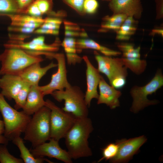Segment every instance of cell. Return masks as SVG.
Here are the masks:
<instances>
[{"label": "cell", "mask_w": 163, "mask_h": 163, "mask_svg": "<svg viewBox=\"0 0 163 163\" xmlns=\"http://www.w3.org/2000/svg\"><path fill=\"white\" fill-rule=\"evenodd\" d=\"M9 31L19 32L25 34H30L34 32L35 29L21 27L11 26L8 27Z\"/></svg>", "instance_id": "d590c367"}, {"label": "cell", "mask_w": 163, "mask_h": 163, "mask_svg": "<svg viewBox=\"0 0 163 163\" xmlns=\"http://www.w3.org/2000/svg\"><path fill=\"white\" fill-rule=\"evenodd\" d=\"M38 85L31 86L23 111L30 116L45 106L44 96Z\"/></svg>", "instance_id": "d6986e66"}, {"label": "cell", "mask_w": 163, "mask_h": 163, "mask_svg": "<svg viewBox=\"0 0 163 163\" xmlns=\"http://www.w3.org/2000/svg\"><path fill=\"white\" fill-rule=\"evenodd\" d=\"M62 22L58 18H47L44 19L43 23L40 27L51 30H59Z\"/></svg>", "instance_id": "f546056e"}, {"label": "cell", "mask_w": 163, "mask_h": 163, "mask_svg": "<svg viewBox=\"0 0 163 163\" xmlns=\"http://www.w3.org/2000/svg\"><path fill=\"white\" fill-rule=\"evenodd\" d=\"M60 44L58 40L51 44H47L45 43L44 37L40 36L28 42L10 40L4 45L5 48H16L25 51L53 52L58 50Z\"/></svg>", "instance_id": "4fadbf2b"}, {"label": "cell", "mask_w": 163, "mask_h": 163, "mask_svg": "<svg viewBox=\"0 0 163 163\" xmlns=\"http://www.w3.org/2000/svg\"><path fill=\"white\" fill-rule=\"evenodd\" d=\"M95 58L98 71L107 76L110 84L116 78L127 77V68L124 65L121 58H113L96 54Z\"/></svg>", "instance_id": "9c48e42d"}, {"label": "cell", "mask_w": 163, "mask_h": 163, "mask_svg": "<svg viewBox=\"0 0 163 163\" xmlns=\"http://www.w3.org/2000/svg\"><path fill=\"white\" fill-rule=\"evenodd\" d=\"M48 57L55 58L57 62L58 69L52 75L51 80L48 84L38 88L45 96L51 94L54 91L61 90L69 87L71 85L69 82L67 76L65 57L63 53H55L50 52Z\"/></svg>", "instance_id": "ba28073f"}, {"label": "cell", "mask_w": 163, "mask_h": 163, "mask_svg": "<svg viewBox=\"0 0 163 163\" xmlns=\"http://www.w3.org/2000/svg\"><path fill=\"white\" fill-rule=\"evenodd\" d=\"M98 6L97 0H85L83 5V10L85 13L93 14L96 12Z\"/></svg>", "instance_id": "1f68e13d"}, {"label": "cell", "mask_w": 163, "mask_h": 163, "mask_svg": "<svg viewBox=\"0 0 163 163\" xmlns=\"http://www.w3.org/2000/svg\"><path fill=\"white\" fill-rule=\"evenodd\" d=\"M45 106L50 110V138L59 141L64 138L76 119L72 114L66 112L47 99Z\"/></svg>", "instance_id": "52a82bcc"}, {"label": "cell", "mask_w": 163, "mask_h": 163, "mask_svg": "<svg viewBox=\"0 0 163 163\" xmlns=\"http://www.w3.org/2000/svg\"><path fill=\"white\" fill-rule=\"evenodd\" d=\"M146 140L147 139L143 135L128 139H123L117 140L116 143L119 146L118 152L110 161L112 163L128 162L138 152L140 147Z\"/></svg>", "instance_id": "7c38bea8"}, {"label": "cell", "mask_w": 163, "mask_h": 163, "mask_svg": "<svg viewBox=\"0 0 163 163\" xmlns=\"http://www.w3.org/2000/svg\"><path fill=\"white\" fill-rule=\"evenodd\" d=\"M108 6L113 14H123L137 19L143 11L141 0H111Z\"/></svg>", "instance_id": "9a60e30c"}, {"label": "cell", "mask_w": 163, "mask_h": 163, "mask_svg": "<svg viewBox=\"0 0 163 163\" xmlns=\"http://www.w3.org/2000/svg\"><path fill=\"white\" fill-rule=\"evenodd\" d=\"M13 143L18 148L20 157L25 163H42L45 160L43 157H36L25 146L23 140L20 136L14 138L12 140Z\"/></svg>", "instance_id": "cb8c5ba5"}, {"label": "cell", "mask_w": 163, "mask_h": 163, "mask_svg": "<svg viewBox=\"0 0 163 163\" xmlns=\"http://www.w3.org/2000/svg\"><path fill=\"white\" fill-rule=\"evenodd\" d=\"M43 60L39 56L31 55L21 49L5 48L0 55V75H19L29 66Z\"/></svg>", "instance_id": "7a4b0ae2"}, {"label": "cell", "mask_w": 163, "mask_h": 163, "mask_svg": "<svg viewBox=\"0 0 163 163\" xmlns=\"http://www.w3.org/2000/svg\"><path fill=\"white\" fill-rule=\"evenodd\" d=\"M163 85V75L161 70L159 69L152 79L146 85L143 86L133 87L130 91L133 98L131 111L136 113L146 107L157 104V101L149 100L147 97L155 92Z\"/></svg>", "instance_id": "8992f818"}, {"label": "cell", "mask_w": 163, "mask_h": 163, "mask_svg": "<svg viewBox=\"0 0 163 163\" xmlns=\"http://www.w3.org/2000/svg\"><path fill=\"white\" fill-rule=\"evenodd\" d=\"M98 86L99 94L97 99V104H105L111 109L120 106L119 98L121 95L120 91L108 85L103 77L99 82Z\"/></svg>", "instance_id": "e0dca14e"}, {"label": "cell", "mask_w": 163, "mask_h": 163, "mask_svg": "<svg viewBox=\"0 0 163 163\" xmlns=\"http://www.w3.org/2000/svg\"><path fill=\"white\" fill-rule=\"evenodd\" d=\"M57 101H64L62 109L76 117H88V107L85 100V94L77 86L71 85L61 90H56L51 94Z\"/></svg>", "instance_id": "5b68a950"}, {"label": "cell", "mask_w": 163, "mask_h": 163, "mask_svg": "<svg viewBox=\"0 0 163 163\" xmlns=\"http://www.w3.org/2000/svg\"><path fill=\"white\" fill-rule=\"evenodd\" d=\"M24 83L19 75H3L0 78V92L8 99H14Z\"/></svg>", "instance_id": "2e32d148"}, {"label": "cell", "mask_w": 163, "mask_h": 163, "mask_svg": "<svg viewBox=\"0 0 163 163\" xmlns=\"http://www.w3.org/2000/svg\"><path fill=\"white\" fill-rule=\"evenodd\" d=\"M101 0L104 1L110 2L111 0Z\"/></svg>", "instance_id": "f6af8a7d"}, {"label": "cell", "mask_w": 163, "mask_h": 163, "mask_svg": "<svg viewBox=\"0 0 163 163\" xmlns=\"http://www.w3.org/2000/svg\"><path fill=\"white\" fill-rule=\"evenodd\" d=\"M10 40L18 41H23V40L26 38L28 37V35H17L9 34Z\"/></svg>", "instance_id": "60d3db41"}, {"label": "cell", "mask_w": 163, "mask_h": 163, "mask_svg": "<svg viewBox=\"0 0 163 163\" xmlns=\"http://www.w3.org/2000/svg\"><path fill=\"white\" fill-rule=\"evenodd\" d=\"M126 83V78L120 77L113 79L110 84L115 88L120 89L123 87Z\"/></svg>", "instance_id": "8d00e7d4"}, {"label": "cell", "mask_w": 163, "mask_h": 163, "mask_svg": "<svg viewBox=\"0 0 163 163\" xmlns=\"http://www.w3.org/2000/svg\"><path fill=\"white\" fill-rule=\"evenodd\" d=\"M31 85L24 82L21 89L14 99V107L17 110L22 109L25 104Z\"/></svg>", "instance_id": "484cf974"}, {"label": "cell", "mask_w": 163, "mask_h": 163, "mask_svg": "<svg viewBox=\"0 0 163 163\" xmlns=\"http://www.w3.org/2000/svg\"><path fill=\"white\" fill-rule=\"evenodd\" d=\"M128 16L123 14H113L106 16L103 19L101 25L102 30H111L117 31L119 29Z\"/></svg>", "instance_id": "d4e9b609"}, {"label": "cell", "mask_w": 163, "mask_h": 163, "mask_svg": "<svg viewBox=\"0 0 163 163\" xmlns=\"http://www.w3.org/2000/svg\"><path fill=\"white\" fill-rule=\"evenodd\" d=\"M65 35L67 37H71L77 36L80 35L82 36L86 37L87 34L85 33H79L75 31L65 30Z\"/></svg>", "instance_id": "ab89813d"}, {"label": "cell", "mask_w": 163, "mask_h": 163, "mask_svg": "<svg viewBox=\"0 0 163 163\" xmlns=\"http://www.w3.org/2000/svg\"><path fill=\"white\" fill-rule=\"evenodd\" d=\"M93 130L92 121L88 117H76L64 137L67 151L72 159L92 155L88 139Z\"/></svg>", "instance_id": "6da1fadb"}, {"label": "cell", "mask_w": 163, "mask_h": 163, "mask_svg": "<svg viewBox=\"0 0 163 163\" xmlns=\"http://www.w3.org/2000/svg\"><path fill=\"white\" fill-rule=\"evenodd\" d=\"M5 132V126L3 120L0 119V135L4 133Z\"/></svg>", "instance_id": "ee69618b"}, {"label": "cell", "mask_w": 163, "mask_h": 163, "mask_svg": "<svg viewBox=\"0 0 163 163\" xmlns=\"http://www.w3.org/2000/svg\"><path fill=\"white\" fill-rule=\"evenodd\" d=\"M119 146L116 142L110 143L107 145L102 149V157L98 162H100L105 159L106 160H110L114 158L117 155L118 150Z\"/></svg>", "instance_id": "f1b7e54d"}, {"label": "cell", "mask_w": 163, "mask_h": 163, "mask_svg": "<svg viewBox=\"0 0 163 163\" xmlns=\"http://www.w3.org/2000/svg\"><path fill=\"white\" fill-rule=\"evenodd\" d=\"M0 13L21 14L17 0H0Z\"/></svg>", "instance_id": "4316f807"}, {"label": "cell", "mask_w": 163, "mask_h": 163, "mask_svg": "<svg viewBox=\"0 0 163 163\" xmlns=\"http://www.w3.org/2000/svg\"><path fill=\"white\" fill-rule=\"evenodd\" d=\"M86 66V71L87 88L85 94V100L88 107L91 105V100L94 98L97 99L99 94L97 87L102 77L97 69L92 65L88 57L84 56L82 57Z\"/></svg>", "instance_id": "5bb4252c"}, {"label": "cell", "mask_w": 163, "mask_h": 163, "mask_svg": "<svg viewBox=\"0 0 163 163\" xmlns=\"http://www.w3.org/2000/svg\"><path fill=\"white\" fill-rule=\"evenodd\" d=\"M9 140L4 136L0 135V144H6L8 143Z\"/></svg>", "instance_id": "7bdbcfd3"}, {"label": "cell", "mask_w": 163, "mask_h": 163, "mask_svg": "<svg viewBox=\"0 0 163 163\" xmlns=\"http://www.w3.org/2000/svg\"><path fill=\"white\" fill-rule=\"evenodd\" d=\"M53 0H35L39 9L43 15L50 13L52 11Z\"/></svg>", "instance_id": "4dcf8cb0"}, {"label": "cell", "mask_w": 163, "mask_h": 163, "mask_svg": "<svg viewBox=\"0 0 163 163\" xmlns=\"http://www.w3.org/2000/svg\"><path fill=\"white\" fill-rule=\"evenodd\" d=\"M138 22L132 17H128L116 31V39L119 40H128L136 32Z\"/></svg>", "instance_id": "603a6c76"}, {"label": "cell", "mask_w": 163, "mask_h": 163, "mask_svg": "<svg viewBox=\"0 0 163 163\" xmlns=\"http://www.w3.org/2000/svg\"><path fill=\"white\" fill-rule=\"evenodd\" d=\"M34 33L37 34H45L53 35H57L59 33V30H51L40 27L35 30Z\"/></svg>", "instance_id": "f35d334b"}, {"label": "cell", "mask_w": 163, "mask_h": 163, "mask_svg": "<svg viewBox=\"0 0 163 163\" xmlns=\"http://www.w3.org/2000/svg\"><path fill=\"white\" fill-rule=\"evenodd\" d=\"M67 5L82 14H85L83 5L85 0H62Z\"/></svg>", "instance_id": "d6a6232c"}, {"label": "cell", "mask_w": 163, "mask_h": 163, "mask_svg": "<svg viewBox=\"0 0 163 163\" xmlns=\"http://www.w3.org/2000/svg\"><path fill=\"white\" fill-rule=\"evenodd\" d=\"M117 47L122 53L121 58L124 65L134 73L140 75L145 70L146 61L140 59V46L135 48L134 45L129 43H121Z\"/></svg>", "instance_id": "30bf717a"}, {"label": "cell", "mask_w": 163, "mask_h": 163, "mask_svg": "<svg viewBox=\"0 0 163 163\" xmlns=\"http://www.w3.org/2000/svg\"><path fill=\"white\" fill-rule=\"evenodd\" d=\"M0 162L1 163H23L21 159L11 155L5 146L0 145Z\"/></svg>", "instance_id": "83f0119b"}, {"label": "cell", "mask_w": 163, "mask_h": 163, "mask_svg": "<svg viewBox=\"0 0 163 163\" xmlns=\"http://www.w3.org/2000/svg\"><path fill=\"white\" fill-rule=\"evenodd\" d=\"M26 14L37 17H42V15L34 1L27 9Z\"/></svg>", "instance_id": "836d02e7"}, {"label": "cell", "mask_w": 163, "mask_h": 163, "mask_svg": "<svg viewBox=\"0 0 163 163\" xmlns=\"http://www.w3.org/2000/svg\"><path fill=\"white\" fill-rule=\"evenodd\" d=\"M50 110L44 106L33 114L24 132V139L35 147L50 139Z\"/></svg>", "instance_id": "3957f363"}, {"label": "cell", "mask_w": 163, "mask_h": 163, "mask_svg": "<svg viewBox=\"0 0 163 163\" xmlns=\"http://www.w3.org/2000/svg\"><path fill=\"white\" fill-rule=\"evenodd\" d=\"M156 3V18L160 19L163 16V0H155Z\"/></svg>", "instance_id": "74e56055"}, {"label": "cell", "mask_w": 163, "mask_h": 163, "mask_svg": "<svg viewBox=\"0 0 163 163\" xmlns=\"http://www.w3.org/2000/svg\"><path fill=\"white\" fill-rule=\"evenodd\" d=\"M76 41L74 38L67 37L65 38L61 44L66 53L67 63L69 65L80 63L83 59L77 54Z\"/></svg>", "instance_id": "7402d4cb"}, {"label": "cell", "mask_w": 163, "mask_h": 163, "mask_svg": "<svg viewBox=\"0 0 163 163\" xmlns=\"http://www.w3.org/2000/svg\"><path fill=\"white\" fill-rule=\"evenodd\" d=\"M30 152L36 157L47 156L65 163L72 162V159L68 151L60 146L59 141L52 138H50L48 142H46L33 148Z\"/></svg>", "instance_id": "8fae6325"}, {"label": "cell", "mask_w": 163, "mask_h": 163, "mask_svg": "<svg viewBox=\"0 0 163 163\" xmlns=\"http://www.w3.org/2000/svg\"><path fill=\"white\" fill-rule=\"evenodd\" d=\"M35 0H17L21 14H26L28 7Z\"/></svg>", "instance_id": "e575fe53"}, {"label": "cell", "mask_w": 163, "mask_h": 163, "mask_svg": "<svg viewBox=\"0 0 163 163\" xmlns=\"http://www.w3.org/2000/svg\"><path fill=\"white\" fill-rule=\"evenodd\" d=\"M0 16H6L11 20V26L21 27L36 29L40 27L44 19L30 15L18 14H1Z\"/></svg>", "instance_id": "ffe728a7"}, {"label": "cell", "mask_w": 163, "mask_h": 163, "mask_svg": "<svg viewBox=\"0 0 163 163\" xmlns=\"http://www.w3.org/2000/svg\"><path fill=\"white\" fill-rule=\"evenodd\" d=\"M40 63L38 62L32 64L19 75L24 81L31 86L38 85L39 81L47 72L57 66V64L52 62L46 66L42 67Z\"/></svg>", "instance_id": "ac0fdd59"}, {"label": "cell", "mask_w": 163, "mask_h": 163, "mask_svg": "<svg viewBox=\"0 0 163 163\" xmlns=\"http://www.w3.org/2000/svg\"><path fill=\"white\" fill-rule=\"evenodd\" d=\"M76 44L78 52L82 49H89L99 51L107 56H116L121 54L120 52L110 49L90 39H82L78 40L76 41Z\"/></svg>", "instance_id": "44dd1931"}, {"label": "cell", "mask_w": 163, "mask_h": 163, "mask_svg": "<svg viewBox=\"0 0 163 163\" xmlns=\"http://www.w3.org/2000/svg\"><path fill=\"white\" fill-rule=\"evenodd\" d=\"M0 112L4 124V136L9 140L20 136L24 133L31 117L23 110L18 111L6 101L0 92Z\"/></svg>", "instance_id": "277c9868"}, {"label": "cell", "mask_w": 163, "mask_h": 163, "mask_svg": "<svg viewBox=\"0 0 163 163\" xmlns=\"http://www.w3.org/2000/svg\"><path fill=\"white\" fill-rule=\"evenodd\" d=\"M155 34H158L161 35L163 37V30L162 28L154 29L152 30L150 33V34L152 35H154Z\"/></svg>", "instance_id": "b9f144b4"}]
</instances>
